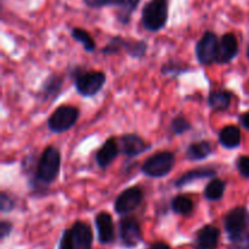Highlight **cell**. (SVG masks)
<instances>
[{
    "label": "cell",
    "instance_id": "cell-1",
    "mask_svg": "<svg viewBox=\"0 0 249 249\" xmlns=\"http://www.w3.org/2000/svg\"><path fill=\"white\" fill-rule=\"evenodd\" d=\"M61 170V153L57 147L49 145L44 148L38 158L33 175L28 179V186L32 191L38 192L48 185L53 184Z\"/></svg>",
    "mask_w": 249,
    "mask_h": 249
},
{
    "label": "cell",
    "instance_id": "cell-2",
    "mask_svg": "<svg viewBox=\"0 0 249 249\" xmlns=\"http://www.w3.org/2000/svg\"><path fill=\"white\" fill-rule=\"evenodd\" d=\"M68 75L73 78L75 91L82 97H94L101 91L107 80L102 71H88L82 66L70 68Z\"/></svg>",
    "mask_w": 249,
    "mask_h": 249
},
{
    "label": "cell",
    "instance_id": "cell-3",
    "mask_svg": "<svg viewBox=\"0 0 249 249\" xmlns=\"http://www.w3.org/2000/svg\"><path fill=\"white\" fill-rule=\"evenodd\" d=\"M92 245L94 232L91 226L85 221L77 220L71 228L63 230L57 249H92Z\"/></svg>",
    "mask_w": 249,
    "mask_h": 249
},
{
    "label": "cell",
    "instance_id": "cell-4",
    "mask_svg": "<svg viewBox=\"0 0 249 249\" xmlns=\"http://www.w3.org/2000/svg\"><path fill=\"white\" fill-rule=\"evenodd\" d=\"M169 18V0H148L141 11V24L147 32L165 28Z\"/></svg>",
    "mask_w": 249,
    "mask_h": 249
},
{
    "label": "cell",
    "instance_id": "cell-5",
    "mask_svg": "<svg viewBox=\"0 0 249 249\" xmlns=\"http://www.w3.org/2000/svg\"><path fill=\"white\" fill-rule=\"evenodd\" d=\"M175 165V155L170 151H160L148 157L141 165V173L152 179H160L170 174Z\"/></svg>",
    "mask_w": 249,
    "mask_h": 249
},
{
    "label": "cell",
    "instance_id": "cell-6",
    "mask_svg": "<svg viewBox=\"0 0 249 249\" xmlns=\"http://www.w3.org/2000/svg\"><path fill=\"white\" fill-rule=\"evenodd\" d=\"M79 108L72 105H61L48 118V128L53 134H63L72 129L79 119Z\"/></svg>",
    "mask_w": 249,
    "mask_h": 249
},
{
    "label": "cell",
    "instance_id": "cell-7",
    "mask_svg": "<svg viewBox=\"0 0 249 249\" xmlns=\"http://www.w3.org/2000/svg\"><path fill=\"white\" fill-rule=\"evenodd\" d=\"M118 237L123 247L135 248L143 241L140 221L133 215L122 216L118 223Z\"/></svg>",
    "mask_w": 249,
    "mask_h": 249
},
{
    "label": "cell",
    "instance_id": "cell-8",
    "mask_svg": "<svg viewBox=\"0 0 249 249\" xmlns=\"http://www.w3.org/2000/svg\"><path fill=\"white\" fill-rule=\"evenodd\" d=\"M145 194L140 186H131L123 190L114 199L113 209L118 215H130L142 204Z\"/></svg>",
    "mask_w": 249,
    "mask_h": 249
},
{
    "label": "cell",
    "instance_id": "cell-9",
    "mask_svg": "<svg viewBox=\"0 0 249 249\" xmlns=\"http://www.w3.org/2000/svg\"><path fill=\"white\" fill-rule=\"evenodd\" d=\"M219 40L215 32L207 31L201 36L195 46V55L201 66H212L215 63L216 53H218Z\"/></svg>",
    "mask_w": 249,
    "mask_h": 249
},
{
    "label": "cell",
    "instance_id": "cell-10",
    "mask_svg": "<svg viewBox=\"0 0 249 249\" xmlns=\"http://www.w3.org/2000/svg\"><path fill=\"white\" fill-rule=\"evenodd\" d=\"M223 226L228 238L249 231V209L245 206L230 209L224 215Z\"/></svg>",
    "mask_w": 249,
    "mask_h": 249
},
{
    "label": "cell",
    "instance_id": "cell-11",
    "mask_svg": "<svg viewBox=\"0 0 249 249\" xmlns=\"http://www.w3.org/2000/svg\"><path fill=\"white\" fill-rule=\"evenodd\" d=\"M118 145L121 153L126 158L139 157L152 147L151 143L146 142L141 136L134 133L123 134L122 136H119Z\"/></svg>",
    "mask_w": 249,
    "mask_h": 249
},
{
    "label": "cell",
    "instance_id": "cell-12",
    "mask_svg": "<svg viewBox=\"0 0 249 249\" xmlns=\"http://www.w3.org/2000/svg\"><path fill=\"white\" fill-rule=\"evenodd\" d=\"M95 228L100 245L109 246L116 242V226L111 214L107 212L97 213L95 215Z\"/></svg>",
    "mask_w": 249,
    "mask_h": 249
},
{
    "label": "cell",
    "instance_id": "cell-13",
    "mask_svg": "<svg viewBox=\"0 0 249 249\" xmlns=\"http://www.w3.org/2000/svg\"><path fill=\"white\" fill-rule=\"evenodd\" d=\"M221 231L215 225L207 224L196 231L192 242L194 249H218Z\"/></svg>",
    "mask_w": 249,
    "mask_h": 249
},
{
    "label": "cell",
    "instance_id": "cell-14",
    "mask_svg": "<svg viewBox=\"0 0 249 249\" xmlns=\"http://www.w3.org/2000/svg\"><path fill=\"white\" fill-rule=\"evenodd\" d=\"M240 53L237 36L233 33H225L219 40L218 53H216V65H229L237 57Z\"/></svg>",
    "mask_w": 249,
    "mask_h": 249
},
{
    "label": "cell",
    "instance_id": "cell-15",
    "mask_svg": "<svg viewBox=\"0 0 249 249\" xmlns=\"http://www.w3.org/2000/svg\"><path fill=\"white\" fill-rule=\"evenodd\" d=\"M63 84H65V75L63 74L53 73V74L48 75L45 80L41 83V87L39 89L38 95L40 101L43 104H46V102L50 104V102L55 101L62 91Z\"/></svg>",
    "mask_w": 249,
    "mask_h": 249
},
{
    "label": "cell",
    "instance_id": "cell-16",
    "mask_svg": "<svg viewBox=\"0 0 249 249\" xmlns=\"http://www.w3.org/2000/svg\"><path fill=\"white\" fill-rule=\"evenodd\" d=\"M119 153H121V151H119L118 139L113 138V136L108 138L107 140H105L101 147L95 153V162H96V165L100 169H107L116 160Z\"/></svg>",
    "mask_w": 249,
    "mask_h": 249
},
{
    "label": "cell",
    "instance_id": "cell-17",
    "mask_svg": "<svg viewBox=\"0 0 249 249\" xmlns=\"http://www.w3.org/2000/svg\"><path fill=\"white\" fill-rule=\"evenodd\" d=\"M216 170L211 167H199L195 168V169L189 170L187 173L182 174L181 177L178 178L174 181V186L178 189L187 186V185L192 184V182L197 181V180H203V179H213L216 177Z\"/></svg>",
    "mask_w": 249,
    "mask_h": 249
},
{
    "label": "cell",
    "instance_id": "cell-18",
    "mask_svg": "<svg viewBox=\"0 0 249 249\" xmlns=\"http://www.w3.org/2000/svg\"><path fill=\"white\" fill-rule=\"evenodd\" d=\"M219 143L226 150H235L242 143V134L237 125H226L219 131Z\"/></svg>",
    "mask_w": 249,
    "mask_h": 249
},
{
    "label": "cell",
    "instance_id": "cell-19",
    "mask_svg": "<svg viewBox=\"0 0 249 249\" xmlns=\"http://www.w3.org/2000/svg\"><path fill=\"white\" fill-rule=\"evenodd\" d=\"M213 152L214 148L212 143L207 140H201L190 143L185 151V156L191 162H199L211 157Z\"/></svg>",
    "mask_w": 249,
    "mask_h": 249
},
{
    "label": "cell",
    "instance_id": "cell-20",
    "mask_svg": "<svg viewBox=\"0 0 249 249\" xmlns=\"http://www.w3.org/2000/svg\"><path fill=\"white\" fill-rule=\"evenodd\" d=\"M233 94L230 90L216 89L209 92L208 106L213 112H224L230 107Z\"/></svg>",
    "mask_w": 249,
    "mask_h": 249
},
{
    "label": "cell",
    "instance_id": "cell-21",
    "mask_svg": "<svg viewBox=\"0 0 249 249\" xmlns=\"http://www.w3.org/2000/svg\"><path fill=\"white\" fill-rule=\"evenodd\" d=\"M226 191V182L219 178H213L206 185L203 191V196L209 202H218L224 197Z\"/></svg>",
    "mask_w": 249,
    "mask_h": 249
},
{
    "label": "cell",
    "instance_id": "cell-22",
    "mask_svg": "<svg viewBox=\"0 0 249 249\" xmlns=\"http://www.w3.org/2000/svg\"><path fill=\"white\" fill-rule=\"evenodd\" d=\"M195 204L190 197L184 196V195H178L170 201V209L173 213L178 215L189 216L194 213Z\"/></svg>",
    "mask_w": 249,
    "mask_h": 249
},
{
    "label": "cell",
    "instance_id": "cell-23",
    "mask_svg": "<svg viewBox=\"0 0 249 249\" xmlns=\"http://www.w3.org/2000/svg\"><path fill=\"white\" fill-rule=\"evenodd\" d=\"M141 0H125L123 2V5H121L119 7H117L116 12V18L123 26L130 23L131 17H133L134 12L138 10L139 5H140Z\"/></svg>",
    "mask_w": 249,
    "mask_h": 249
},
{
    "label": "cell",
    "instance_id": "cell-24",
    "mask_svg": "<svg viewBox=\"0 0 249 249\" xmlns=\"http://www.w3.org/2000/svg\"><path fill=\"white\" fill-rule=\"evenodd\" d=\"M71 36L75 41L82 44L87 53H94L96 50V43L92 39L91 34L88 31H85V29L80 28V27H74V28L71 29Z\"/></svg>",
    "mask_w": 249,
    "mask_h": 249
},
{
    "label": "cell",
    "instance_id": "cell-25",
    "mask_svg": "<svg viewBox=\"0 0 249 249\" xmlns=\"http://www.w3.org/2000/svg\"><path fill=\"white\" fill-rule=\"evenodd\" d=\"M191 71V67L190 65L184 62H180V61H175V60H169L168 62H165L164 65L162 66L160 68V73L164 77H173V78H178L180 77L184 73H187Z\"/></svg>",
    "mask_w": 249,
    "mask_h": 249
},
{
    "label": "cell",
    "instance_id": "cell-26",
    "mask_svg": "<svg viewBox=\"0 0 249 249\" xmlns=\"http://www.w3.org/2000/svg\"><path fill=\"white\" fill-rule=\"evenodd\" d=\"M124 51L131 58H142L147 53V43L140 39H126Z\"/></svg>",
    "mask_w": 249,
    "mask_h": 249
},
{
    "label": "cell",
    "instance_id": "cell-27",
    "mask_svg": "<svg viewBox=\"0 0 249 249\" xmlns=\"http://www.w3.org/2000/svg\"><path fill=\"white\" fill-rule=\"evenodd\" d=\"M192 129V124L189 119L185 117L184 113H179L173 117L169 123V131L175 136H180L187 133Z\"/></svg>",
    "mask_w": 249,
    "mask_h": 249
},
{
    "label": "cell",
    "instance_id": "cell-28",
    "mask_svg": "<svg viewBox=\"0 0 249 249\" xmlns=\"http://www.w3.org/2000/svg\"><path fill=\"white\" fill-rule=\"evenodd\" d=\"M125 43L126 39L123 38L122 36H112L108 40V43L101 49V53L105 56H111L122 53V51H124V48H125Z\"/></svg>",
    "mask_w": 249,
    "mask_h": 249
},
{
    "label": "cell",
    "instance_id": "cell-29",
    "mask_svg": "<svg viewBox=\"0 0 249 249\" xmlns=\"http://www.w3.org/2000/svg\"><path fill=\"white\" fill-rule=\"evenodd\" d=\"M228 249H249V231L229 237Z\"/></svg>",
    "mask_w": 249,
    "mask_h": 249
},
{
    "label": "cell",
    "instance_id": "cell-30",
    "mask_svg": "<svg viewBox=\"0 0 249 249\" xmlns=\"http://www.w3.org/2000/svg\"><path fill=\"white\" fill-rule=\"evenodd\" d=\"M15 208H16V201L6 191H1L0 194V212L11 213Z\"/></svg>",
    "mask_w": 249,
    "mask_h": 249
},
{
    "label": "cell",
    "instance_id": "cell-31",
    "mask_svg": "<svg viewBox=\"0 0 249 249\" xmlns=\"http://www.w3.org/2000/svg\"><path fill=\"white\" fill-rule=\"evenodd\" d=\"M236 168L243 178L249 179V156H240L236 160Z\"/></svg>",
    "mask_w": 249,
    "mask_h": 249
},
{
    "label": "cell",
    "instance_id": "cell-32",
    "mask_svg": "<svg viewBox=\"0 0 249 249\" xmlns=\"http://www.w3.org/2000/svg\"><path fill=\"white\" fill-rule=\"evenodd\" d=\"M14 231V224L10 220L0 221V240L4 241L9 237Z\"/></svg>",
    "mask_w": 249,
    "mask_h": 249
},
{
    "label": "cell",
    "instance_id": "cell-33",
    "mask_svg": "<svg viewBox=\"0 0 249 249\" xmlns=\"http://www.w3.org/2000/svg\"><path fill=\"white\" fill-rule=\"evenodd\" d=\"M83 2L90 9H102V7L111 6L112 0H83Z\"/></svg>",
    "mask_w": 249,
    "mask_h": 249
},
{
    "label": "cell",
    "instance_id": "cell-34",
    "mask_svg": "<svg viewBox=\"0 0 249 249\" xmlns=\"http://www.w3.org/2000/svg\"><path fill=\"white\" fill-rule=\"evenodd\" d=\"M238 121H240L241 125H242L246 130L249 131V111L241 113L240 117H238Z\"/></svg>",
    "mask_w": 249,
    "mask_h": 249
},
{
    "label": "cell",
    "instance_id": "cell-35",
    "mask_svg": "<svg viewBox=\"0 0 249 249\" xmlns=\"http://www.w3.org/2000/svg\"><path fill=\"white\" fill-rule=\"evenodd\" d=\"M147 249H173V248L170 247L169 243L164 242V241H156V242L151 243Z\"/></svg>",
    "mask_w": 249,
    "mask_h": 249
},
{
    "label": "cell",
    "instance_id": "cell-36",
    "mask_svg": "<svg viewBox=\"0 0 249 249\" xmlns=\"http://www.w3.org/2000/svg\"><path fill=\"white\" fill-rule=\"evenodd\" d=\"M125 1V0H112L111 2V7H119L121 5H123V2Z\"/></svg>",
    "mask_w": 249,
    "mask_h": 249
},
{
    "label": "cell",
    "instance_id": "cell-37",
    "mask_svg": "<svg viewBox=\"0 0 249 249\" xmlns=\"http://www.w3.org/2000/svg\"><path fill=\"white\" fill-rule=\"evenodd\" d=\"M246 55H247V58H248V61H249V44H248V46H247V51H246Z\"/></svg>",
    "mask_w": 249,
    "mask_h": 249
}]
</instances>
